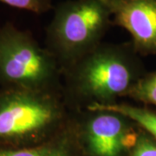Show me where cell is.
Here are the masks:
<instances>
[{
    "mask_svg": "<svg viewBox=\"0 0 156 156\" xmlns=\"http://www.w3.org/2000/svg\"><path fill=\"white\" fill-rule=\"evenodd\" d=\"M126 97L156 107V71L146 73L140 78Z\"/></svg>",
    "mask_w": 156,
    "mask_h": 156,
    "instance_id": "obj_9",
    "label": "cell"
},
{
    "mask_svg": "<svg viewBox=\"0 0 156 156\" xmlns=\"http://www.w3.org/2000/svg\"><path fill=\"white\" fill-rule=\"evenodd\" d=\"M74 115L86 156H127L137 141L140 128L121 113L83 109Z\"/></svg>",
    "mask_w": 156,
    "mask_h": 156,
    "instance_id": "obj_5",
    "label": "cell"
},
{
    "mask_svg": "<svg viewBox=\"0 0 156 156\" xmlns=\"http://www.w3.org/2000/svg\"><path fill=\"white\" fill-rule=\"evenodd\" d=\"M0 3L38 15L50 11L53 8L51 0H0Z\"/></svg>",
    "mask_w": 156,
    "mask_h": 156,
    "instance_id": "obj_10",
    "label": "cell"
},
{
    "mask_svg": "<svg viewBox=\"0 0 156 156\" xmlns=\"http://www.w3.org/2000/svg\"><path fill=\"white\" fill-rule=\"evenodd\" d=\"M111 26L112 13L103 0H67L55 8L45 48L62 71L101 44Z\"/></svg>",
    "mask_w": 156,
    "mask_h": 156,
    "instance_id": "obj_3",
    "label": "cell"
},
{
    "mask_svg": "<svg viewBox=\"0 0 156 156\" xmlns=\"http://www.w3.org/2000/svg\"><path fill=\"white\" fill-rule=\"evenodd\" d=\"M85 109H102L118 112L132 120L156 140V112L144 107L135 106L127 102H116L112 105H92Z\"/></svg>",
    "mask_w": 156,
    "mask_h": 156,
    "instance_id": "obj_8",
    "label": "cell"
},
{
    "mask_svg": "<svg viewBox=\"0 0 156 156\" xmlns=\"http://www.w3.org/2000/svg\"><path fill=\"white\" fill-rule=\"evenodd\" d=\"M0 156H86V154L78 139L73 113L69 124L53 138L31 147H0Z\"/></svg>",
    "mask_w": 156,
    "mask_h": 156,
    "instance_id": "obj_7",
    "label": "cell"
},
{
    "mask_svg": "<svg viewBox=\"0 0 156 156\" xmlns=\"http://www.w3.org/2000/svg\"><path fill=\"white\" fill-rule=\"evenodd\" d=\"M127 156H156V140L140 128L137 141Z\"/></svg>",
    "mask_w": 156,
    "mask_h": 156,
    "instance_id": "obj_11",
    "label": "cell"
},
{
    "mask_svg": "<svg viewBox=\"0 0 156 156\" xmlns=\"http://www.w3.org/2000/svg\"><path fill=\"white\" fill-rule=\"evenodd\" d=\"M73 113L62 92L0 89V147L40 145L66 128Z\"/></svg>",
    "mask_w": 156,
    "mask_h": 156,
    "instance_id": "obj_2",
    "label": "cell"
},
{
    "mask_svg": "<svg viewBox=\"0 0 156 156\" xmlns=\"http://www.w3.org/2000/svg\"><path fill=\"white\" fill-rule=\"evenodd\" d=\"M130 43H101L62 70V96L72 111L92 105H112L145 75Z\"/></svg>",
    "mask_w": 156,
    "mask_h": 156,
    "instance_id": "obj_1",
    "label": "cell"
},
{
    "mask_svg": "<svg viewBox=\"0 0 156 156\" xmlns=\"http://www.w3.org/2000/svg\"><path fill=\"white\" fill-rule=\"evenodd\" d=\"M113 26L125 29L140 56L156 55V0H103Z\"/></svg>",
    "mask_w": 156,
    "mask_h": 156,
    "instance_id": "obj_6",
    "label": "cell"
},
{
    "mask_svg": "<svg viewBox=\"0 0 156 156\" xmlns=\"http://www.w3.org/2000/svg\"><path fill=\"white\" fill-rule=\"evenodd\" d=\"M0 89L62 91L56 58L30 31L11 23L0 26Z\"/></svg>",
    "mask_w": 156,
    "mask_h": 156,
    "instance_id": "obj_4",
    "label": "cell"
}]
</instances>
